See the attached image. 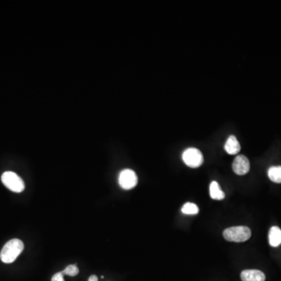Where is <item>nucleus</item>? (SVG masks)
Masks as SVG:
<instances>
[{"label":"nucleus","mask_w":281,"mask_h":281,"mask_svg":"<svg viewBox=\"0 0 281 281\" xmlns=\"http://www.w3.org/2000/svg\"><path fill=\"white\" fill-rule=\"evenodd\" d=\"M181 212L184 214L196 215L199 212V209L196 204L187 202V203L184 204V206L181 209Z\"/></svg>","instance_id":"f8f14e48"},{"label":"nucleus","mask_w":281,"mask_h":281,"mask_svg":"<svg viewBox=\"0 0 281 281\" xmlns=\"http://www.w3.org/2000/svg\"><path fill=\"white\" fill-rule=\"evenodd\" d=\"M224 238L232 242H244L251 238L252 232L247 226H238L227 228L224 231Z\"/></svg>","instance_id":"f03ea898"},{"label":"nucleus","mask_w":281,"mask_h":281,"mask_svg":"<svg viewBox=\"0 0 281 281\" xmlns=\"http://www.w3.org/2000/svg\"><path fill=\"white\" fill-rule=\"evenodd\" d=\"M88 281H98L97 276L91 275V277H90L89 279H88Z\"/></svg>","instance_id":"2eb2a0df"},{"label":"nucleus","mask_w":281,"mask_h":281,"mask_svg":"<svg viewBox=\"0 0 281 281\" xmlns=\"http://www.w3.org/2000/svg\"><path fill=\"white\" fill-rule=\"evenodd\" d=\"M51 281H65L64 278H63V274L62 272H59V273H57L52 278Z\"/></svg>","instance_id":"4468645a"},{"label":"nucleus","mask_w":281,"mask_h":281,"mask_svg":"<svg viewBox=\"0 0 281 281\" xmlns=\"http://www.w3.org/2000/svg\"><path fill=\"white\" fill-rule=\"evenodd\" d=\"M25 249L23 241L20 239H12L4 245L0 253V258L4 263H12L17 259Z\"/></svg>","instance_id":"f257e3e1"},{"label":"nucleus","mask_w":281,"mask_h":281,"mask_svg":"<svg viewBox=\"0 0 281 281\" xmlns=\"http://www.w3.org/2000/svg\"><path fill=\"white\" fill-rule=\"evenodd\" d=\"M1 180L2 184L11 192L21 193L25 190V182L21 177L14 172L11 171L5 172L2 173Z\"/></svg>","instance_id":"7ed1b4c3"},{"label":"nucleus","mask_w":281,"mask_h":281,"mask_svg":"<svg viewBox=\"0 0 281 281\" xmlns=\"http://www.w3.org/2000/svg\"><path fill=\"white\" fill-rule=\"evenodd\" d=\"M182 159L184 164L192 168H199L204 161L201 151L196 148H187L183 152Z\"/></svg>","instance_id":"20e7f679"},{"label":"nucleus","mask_w":281,"mask_h":281,"mask_svg":"<svg viewBox=\"0 0 281 281\" xmlns=\"http://www.w3.org/2000/svg\"><path fill=\"white\" fill-rule=\"evenodd\" d=\"M269 242L272 247H278L281 244V230L278 226H273L269 233Z\"/></svg>","instance_id":"1a4fd4ad"},{"label":"nucleus","mask_w":281,"mask_h":281,"mask_svg":"<svg viewBox=\"0 0 281 281\" xmlns=\"http://www.w3.org/2000/svg\"><path fill=\"white\" fill-rule=\"evenodd\" d=\"M232 168L236 174L245 175L250 170V163L246 156L239 155L234 159Z\"/></svg>","instance_id":"423d86ee"},{"label":"nucleus","mask_w":281,"mask_h":281,"mask_svg":"<svg viewBox=\"0 0 281 281\" xmlns=\"http://www.w3.org/2000/svg\"><path fill=\"white\" fill-rule=\"evenodd\" d=\"M209 191H210L209 192H210L211 197L213 199L223 200L225 197V193H224L217 181H213V182L211 183Z\"/></svg>","instance_id":"9d476101"},{"label":"nucleus","mask_w":281,"mask_h":281,"mask_svg":"<svg viewBox=\"0 0 281 281\" xmlns=\"http://www.w3.org/2000/svg\"><path fill=\"white\" fill-rule=\"evenodd\" d=\"M241 279L242 281H265L266 276L260 270H246L241 273Z\"/></svg>","instance_id":"0eeeda50"},{"label":"nucleus","mask_w":281,"mask_h":281,"mask_svg":"<svg viewBox=\"0 0 281 281\" xmlns=\"http://www.w3.org/2000/svg\"><path fill=\"white\" fill-rule=\"evenodd\" d=\"M225 149L229 155L238 154L240 152L241 145L234 135H230V137L228 138L225 145Z\"/></svg>","instance_id":"6e6552de"},{"label":"nucleus","mask_w":281,"mask_h":281,"mask_svg":"<svg viewBox=\"0 0 281 281\" xmlns=\"http://www.w3.org/2000/svg\"><path fill=\"white\" fill-rule=\"evenodd\" d=\"M119 184L124 190H131L138 184V177L135 171L125 169L120 172L119 175Z\"/></svg>","instance_id":"39448f33"},{"label":"nucleus","mask_w":281,"mask_h":281,"mask_svg":"<svg viewBox=\"0 0 281 281\" xmlns=\"http://www.w3.org/2000/svg\"><path fill=\"white\" fill-rule=\"evenodd\" d=\"M268 176L273 182L281 184V167H272L268 170Z\"/></svg>","instance_id":"9b49d317"},{"label":"nucleus","mask_w":281,"mask_h":281,"mask_svg":"<svg viewBox=\"0 0 281 281\" xmlns=\"http://www.w3.org/2000/svg\"><path fill=\"white\" fill-rule=\"evenodd\" d=\"M62 273H63V275L75 277V276L78 275V273H79V269H78V266H75V265H70V266L65 268V270H63Z\"/></svg>","instance_id":"ddd939ff"}]
</instances>
